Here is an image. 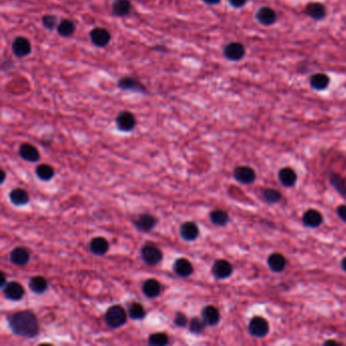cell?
<instances>
[{
    "label": "cell",
    "instance_id": "cell-4",
    "mask_svg": "<svg viewBox=\"0 0 346 346\" xmlns=\"http://www.w3.org/2000/svg\"><path fill=\"white\" fill-rule=\"evenodd\" d=\"M141 257L150 266H156L163 260V252L153 244H146L141 249Z\"/></svg>",
    "mask_w": 346,
    "mask_h": 346
},
{
    "label": "cell",
    "instance_id": "cell-6",
    "mask_svg": "<svg viewBox=\"0 0 346 346\" xmlns=\"http://www.w3.org/2000/svg\"><path fill=\"white\" fill-rule=\"evenodd\" d=\"M4 296L9 301H20L24 295V288L23 286L17 281H9L5 284L2 288Z\"/></svg>",
    "mask_w": 346,
    "mask_h": 346
},
{
    "label": "cell",
    "instance_id": "cell-17",
    "mask_svg": "<svg viewBox=\"0 0 346 346\" xmlns=\"http://www.w3.org/2000/svg\"><path fill=\"white\" fill-rule=\"evenodd\" d=\"M162 284L158 279L150 278L142 284V291L149 299H156L162 293Z\"/></svg>",
    "mask_w": 346,
    "mask_h": 346
},
{
    "label": "cell",
    "instance_id": "cell-46",
    "mask_svg": "<svg viewBox=\"0 0 346 346\" xmlns=\"http://www.w3.org/2000/svg\"><path fill=\"white\" fill-rule=\"evenodd\" d=\"M1 176H2V177H1V181H0V183L2 184V183L4 182V180H5V172H4L3 170L1 171Z\"/></svg>",
    "mask_w": 346,
    "mask_h": 346
},
{
    "label": "cell",
    "instance_id": "cell-39",
    "mask_svg": "<svg viewBox=\"0 0 346 346\" xmlns=\"http://www.w3.org/2000/svg\"><path fill=\"white\" fill-rule=\"evenodd\" d=\"M174 323L177 327L185 328L189 324V320L183 313H177L175 320H174Z\"/></svg>",
    "mask_w": 346,
    "mask_h": 346
},
{
    "label": "cell",
    "instance_id": "cell-9",
    "mask_svg": "<svg viewBox=\"0 0 346 346\" xmlns=\"http://www.w3.org/2000/svg\"><path fill=\"white\" fill-rule=\"evenodd\" d=\"M233 176L235 180L243 185H250L255 182L256 173L255 171L248 166H240L234 170Z\"/></svg>",
    "mask_w": 346,
    "mask_h": 346
},
{
    "label": "cell",
    "instance_id": "cell-19",
    "mask_svg": "<svg viewBox=\"0 0 346 346\" xmlns=\"http://www.w3.org/2000/svg\"><path fill=\"white\" fill-rule=\"evenodd\" d=\"M30 258H31L30 252L24 247H16L9 254L10 262L16 266L27 265L30 261Z\"/></svg>",
    "mask_w": 346,
    "mask_h": 346
},
{
    "label": "cell",
    "instance_id": "cell-40",
    "mask_svg": "<svg viewBox=\"0 0 346 346\" xmlns=\"http://www.w3.org/2000/svg\"><path fill=\"white\" fill-rule=\"evenodd\" d=\"M336 213H337L338 217L346 224V205H339L337 207Z\"/></svg>",
    "mask_w": 346,
    "mask_h": 346
},
{
    "label": "cell",
    "instance_id": "cell-35",
    "mask_svg": "<svg viewBox=\"0 0 346 346\" xmlns=\"http://www.w3.org/2000/svg\"><path fill=\"white\" fill-rule=\"evenodd\" d=\"M262 195H263V199L267 204H276L279 203L281 200V193L276 190V189H271V188H267L264 189L262 191Z\"/></svg>",
    "mask_w": 346,
    "mask_h": 346
},
{
    "label": "cell",
    "instance_id": "cell-42",
    "mask_svg": "<svg viewBox=\"0 0 346 346\" xmlns=\"http://www.w3.org/2000/svg\"><path fill=\"white\" fill-rule=\"evenodd\" d=\"M6 283H7V282H6V276H5L4 272H1V282H0V287L3 288V287L5 286Z\"/></svg>",
    "mask_w": 346,
    "mask_h": 346
},
{
    "label": "cell",
    "instance_id": "cell-3",
    "mask_svg": "<svg viewBox=\"0 0 346 346\" xmlns=\"http://www.w3.org/2000/svg\"><path fill=\"white\" fill-rule=\"evenodd\" d=\"M270 330L268 321L260 316L253 317L248 325V332L255 338H264L268 335Z\"/></svg>",
    "mask_w": 346,
    "mask_h": 346
},
{
    "label": "cell",
    "instance_id": "cell-29",
    "mask_svg": "<svg viewBox=\"0 0 346 346\" xmlns=\"http://www.w3.org/2000/svg\"><path fill=\"white\" fill-rule=\"evenodd\" d=\"M210 221L216 227H225L230 221L229 213L223 209H215L209 214Z\"/></svg>",
    "mask_w": 346,
    "mask_h": 346
},
{
    "label": "cell",
    "instance_id": "cell-31",
    "mask_svg": "<svg viewBox=\"0 0 346 346\" xmlns=\"http://www.w3.org/2000/svg\"><path fill=\"white\" fill-rule=\"evenodd\" d=\"M77 30L76 23L70 19H63L57 26V32L62 37H71Z\"/></svg>",
    "mask_w": 346,
    "mask_h": 346
},
{
    "label": "cell",
    "instance_id": "cell-16",
    "mask_svg": "<svg viewBox=\"0 0 346 346\" xmlns=\"http://www.w3.org/2000/svg\"><path fill=\"white\" fill-rule=\"evenodd\" d=\"M18 155L22 160L31 163H36L40 160V153L38 149L35 145L28 142L22 143L19 146Z\"/></svg>",
    "mask_w": 346,
    "mask_h": 346
},
{
    "label": "cell",
    "instance_id": "cell-38",
    "mask_svg": "<svg viewBox=\"0 0 346 346\" xmlns=\"http://www.w3.org/2000/svg\"><path fill=\"white\" fill-rule=\"evenodd\" d=\"M43 26L48 30H54L57 28V16L53 14H46L42 17Z\"/></svg>",
    "mask_w": 346,
    "mask_h": 346
},
{
    "label": "cell",
    "instance_id": "cell-14",
    "mask_svg": "<svg viewBox=\"0 0 346 346\" xmlns=\"http://www.w3.org/2000/svg\"><path fill=\"white\" fill-rule=\"evenodd\" d=\"M118 87L122 90H130V91H136V92H143L145 93L146 87L145 86L139 82L138 80L134 79V78H123L121 80H119L118 82Z\"/></svg>",
    "mask_w": 346,
    "mask_h": 346
},
{
    "label": "cell",
    "instance_id": "cell-8",
    "mask_svg": "<svg viewBox=\"0 0 346 346\" xmlns=\"http://www.w3.org/2000/svg\"><path fill=\"white\" fill-rule=\"evenodd\" d=\"M157 218L150 213L139 214L133 221L134 227L141 233H149L157 226Z\"/></svg>",
    "mask_w": 346,
    "mask_h": 346
},
{
    "label": "cell",
    "instance_id": "cell-28",
    "mask_svg": "<svg viewBox=\"0 0 346 346\" xmlns=\"http://www.w3.org/2000/svg\"><path fill=\"white\" fill-rule=\"evenodd\" d=\"M131 2L130 0H115L112 6V12L114 15L123 17L130 13Z\"/></svg>",
    "mask_w": 346,
    "mask_h": 346
},
{
    "label": "cell",
    "instance_id": "cell-45",
    "mask_svg": "<svg viewBox=\"0 0 346 346\" xmlns=\"http://www.w3.org/2000/svg\"><path fill=\"white\" fill-rule=\"evenodd\" d=\"M341 268H342L343 271L346 272V257L341 260Z\"/></svg>",
    "mask_w": 346,
    "mask_h": 346
},
{
    "label": "cell",
    "instance_id": "cell-34",
    "mask_svg": "<svg viewBox=\"0 0 346 346\" xmlns=\"http://www.w3.org/2000/svg\"><path fill=\"white\" fill-rule=\"evenodd\" d=\"M36 175L40 180L47 182V181H50L51 179H53V177L55 175V171H54L52 166H50L48 164H42V165H39L37 167Z\"/></svg>",
    "mask_w": 346,
    "mask_h": 346
},
{
    "label": "cell",
    "instance_id": "cell-21",
    "mask_svg": "<svg viewBox=\"0 0 346 346\" xmlns=\"http://www.w3.org/2000/svg\"><path fill=\"white\" fill-rule=\"evenodd\" d=\"M174 272L180 277H188L193 274L194 267L192 263L186 258H180L175 261L173 266Z\"/></svg>",
    "mask_w": 346,
    "mask_h": 346
},
{
    "label": "cell",
    "instance_id": "cell-15",
    "mask_svg": "<svg viewBox=\"0 0 346 346\" xmlns=\"http://www.w3.org/2000/svg\"><path fill=\"white\" fill-rule=\"evenodd\" d=\"M323 223V215L316 209H309L303 215V225L309 229H317Z\"/></svg>",
    "mask_w": 346,
    "mask_h": 346
},
{
    "label": "cell",
    "instance_id": "cell-11",
    "mask_svg": "<svg viewBox=\"0 0 346 346\" xmlns=\"http://www.w3.org/2000/svg\"><path fill=\"white\" fill-rule=\"evenodd\" d=\"M12 52L18 58L27 57L32 52L31 42L24 37H17L12 42Z\"/></svg>",
    "mask_w": 346,
    "mask_h": 346
},
{
    "label": "cell",
    "instance_id": "cell-20",
    "mask_svg": "<svg viewBox=\"0 0 346 346\" xmlns=\"http://www.w3.org/2000/svg\"><path fill=\"white\" fill-rule=\"evenodd\" d=\"M201 318L207 326H215L220 321V313L214 306H206L201 312Z\"/></svg>",
    "mask_w": 346,
    "mask_h": 346
},
{
    "label": "cell",
    "instance_id": "cell-2",
    "mask_svg": "<svg viewBox=\"0 0 346 346\" xmlns=\"http://www.w3.org/2000/svg\"><path fill=\"white\" fill-rule=\"evenodd\" d=\"M128 313L120 305L110 307L105 314V322L111 329H117L123 326L127 321Z\"/></svg>",
    "mask_w": 346,
    "mask_h": 346
},
{
    "label": "cell",
    "instance_id": "cell-33",
    "mask_svg": "<svg viewBox=\"0 0 346 346\" xmlns=\"http://www.w3.org/2000/svg\"><path fill=\"white\" fill-rule=\"evenodd\" d=\"M146 316L145 309L141 304L138 303H133L129 306L128 309V317L134 321H139L143 320Z\"/></svg>",
    "mask_w": 346,
    "mask_h": 346
},
{
    "label": "cell",
    "instance_id": "cell-25",
    "mask_svg": "<svg viewBox=\"0 0 346 346\" xmlns=\"http://www.w3.org/2000/svg\"><path fill=\"white\" fill-rule=\"evenodd\" d=\"M270 270L274 273H281L286 267V259L280 253H272L267 259Z\"/></svg>",
    "mask_w": 346,
    "mask_h": 346
},
{
    "label": "cell",
    "instance_id": "cell-13",
    "mask_svg": "<svg viewBox=\"0 0 346 346\" xmlns=\"http://www.w3.org/2000/svg\"><path fill=\"white\" fill-rule=\"evenodd\" d=\"M180 236L184 241L193 242L199 237V228L194 221L183 223L180 227Z\"/></svg>",
    "mask_w": 346,
    "mask_h": 346
},
{
    "label": "cell",
    "instance_id": "cell-12",
    "mask_svg": "<svg viewBox=\"0 0 346 346\" xmlns=\"http://www.w3.org/2000/svg\"><path fill=\"white\" fill-rule=\"evenodd\" d=\"M90 41L96 47H106L111 41V35L108 30L104 28H94L89 33Z\"/></svg>",
    "mask_w": 346,
    "mask_h": 346
},
{
    "label": "cell",
    "instance_id": "cell-23",
    "mask_svg": "<svg viewBox=\"0 0 346 346\" xmlns=\"http://www.w3.org/2000/svg\"><path fill=\"white\" fill-rule=\"evenodd\" d=\"M305 11L308 16H310L311 18L315 20L324 19L327 14L326 7L322 3H318V2H313V3L308 4Z\"/></svg>",
    "mask_w": 346,
    "mask_h": 346
},
{
    "label": "cell",
    "instance_id": "cell-37",
    "mask_svg": "<svg viewBox=\"0 0 346 346\" xmlns=\"http://www.w3.org/2000/svg\"><path fill=\"white\" fill-rule=\"evenodd\" d=\"M206 326L207 325L204 322V320L198 317L192 318L189 322V330L191 333H194V334H201L205 330Z\"/></svg>",
    "mask_w": 346,
    "mask_h": 346
},
{
    "label": "cell",
    "instance_id": "cell-22",
    "mask_svg": "<svg viewBox=\"0 0 346 346\" xmlns=\"http://www.w3.org/2000/svg\"><path fill=\"white\" fill-rule=\"evenodd\" d=\"M89 251L96 256H103L105 255L109 250V243L108 241L103 237H95L91 239L88 245Z\"/></svg>",
    "mask_w": 346,
    "mask_h": 346
},
{
    "label": "cell",
    "instance_id": "cell-41",
    "mask_svg": "<svg viewBox=\"0 0 346 346\" xmlns=\"http://www.w3.org/2000/svg\"><path fill=\"white\" fill-rule=\"evenodd\" d=\"M228 1L232 6L236 8H240V7H243L247 3L248 0H228Z\"/></svg>",
    "mask_w": 346,
    "mask_h": 346
},
{
    "label": "cell",
    "instance_id": "cell-30",
    "mask_svg": "<svg viewBox=\"0 0 346 346\" xmlns=\"http://www.w3.org/2000/svg\"><path fill=\"white\" fill-rule=\"evenodd\" d=\"M330 84V79L325 73H315L310 79V85L314 89L323 90L327 88Z\"/></svg>",
    "mask_w": 346,
    "mask_h": 346
},
{
    "label": "cell",
    "instance_id": "cell-26",
    "mask_svg": "<svg viewBox=\"0 0 346 346\" xmlns=\"http://www.w3.org/2000/svg\"><path fill=\"white\" fill-rule=\"evenodd\" d=\"M278 180L282 184V186L286 188L293 187L298 181V175L296 173L288 167L282 168L278 172Z\"/></svg>",
    "mask_w": 346,
    "mask_h": 346
},
{
    "label": "cell",
    "instance_id": "cell-5",
    "mask_svg": "<svg viewBox=\"0 0 346 346\" xmlns=\"http://www.w3.org/2000/svg\"><path fill=\"white\" fill-rule=\"evenodd\" d=\"M234 272L233 265L225 259L216 260L211 268V273L216 279H227Z\"/></svg>",
    "mask_w": 346,
    "mask_h": 346
},
{
    "label": "cell",
    "instance_id": "cell-43",
    "mask_svg": "<svg viewBox=\"0 0 346 346\" xmlns=\"http://www.w3.org/2000/svg\"><path fill=\"white\" fill-rule=\"evenodd\" d=\"M323 345H341V343H339L335 340H327L323 343Z\"/></svg>",
    "mask_w": 346,
    "mask_h": 346
},
{
    "label": "cell",
    "instance_id": "cell-18",
    "mask_svg": "<svg viewBox=\"0 0 346 346\" xmlns=\"http://www.w3.org/2000/svg\"><path fill=\"white\" fill-rule=\"evenodd\" d=\"M256 19L263 26H271L277 19L275 10L268 6H263L256 12Z\"/></svg>",
    "mask_w": 346,
    "mask_h": 346
},
{
    "label": "cell",
    "instance_id": "cell-10",
    "mask_svg": "<svg viewBox=\"0 0 346 346\" xmlns=\"http://www.w3.org/2000/svg\"><path fill=\"white\" fill-rule=\"evenodd\" d=\"M225 57L231 61H240L246 54L245 46L238 42L228 44L224 49Z\"/></svg>",
    "mask_w": 346,
    "mask_h": 346
},
{
    "label": "cell",
    "instance_id": "cell-24",
    "mask_svg": "<svg viewBox=\"0 0 346 346\" xmlns=\"http://www.w3.org/2000/svg\"><path fill=\"white\" fill-rule=\"evenodd\" d=\"M9 200L15 206H23L29 203L30 195L22 188H14L9 193Z\"/></svg>",
    "mask_w": 346,
    "mask_h": 346
},
{
    "label": "cell",
    "instance_id": "cell-27",
    "mask_svg": "<svg viewBox=\"0 0 346 346\" xmlns=\"http://www.w3.org/2000/svg\"><path fill=\"white\" fill-rule=\"evenodd\" d=\"M29 287L31 291L37 294H42L47 291L48 289V281L44 276L37 275L31 277L29 281Z\"/></svg>",
    "mask_w": 346,
    "mask_h": 346
},
{
    "label": "cell",
    "instance_id": "cell-44",
    "mask_svg": "<svg viewBox=\"0 0 346 346\" xmlns=\"http://www.w3.org/2000/svg\"><path fill=\"white\" fill-rule=\"evenodd\" d=\"M204 3L209 4V5H215L218 4L220 2V0H202Z\"/></svg>",
    "mask_w": 346,
    "mask_h": 346
},
{
    "label": "cell",
    "instance_id": "cell-7",
    "mask_svg": "<svg viewBox=\"0 0 346 346\" xmlns=\"http://www.w3.org/2000/svg\"><path fill=\"white\" fill-rule=\"evenodd\" d=\"M116 125L120 131L123 132L132 131L136 126V118L131 112L123 111L119 113V115L117 116Z\"/></svg>",
    "mask_w": 346,
    "mask_h": 346
},
{
    "label": "cell",
    "instance_id": "cell-36",
    "mask_svg": "<svg viewBox=\"0 0 346 346\" xmlns=\"http://www.w3.org/2000/svg\"><path fill=\"white\" fill-rule=\"evenodd\" d=\"M170 339L166 333L158 332L150 335L149 344L153 346H165L169 344Z\"/></svg>",
    "mask_w": 346,
    "mask_h": 346
},
{
    "label": "cell",
    "instance_id": "cell-32",
    "mask_svg": "<svg viewBox=\"0 0 346 346\" xmlns=\"http://www.w3.org/2000/svg\"><path fill=\"white\" fill-rule=\"evenodd\" d=\"M329 182L331 186L343 197H346V181L338 174L329 175Z\"/></svg>",
    "mask_w": 346,
    "mask_h": 346
},
{
    "label": "cell",
    "instance_id": "cell-1",
    "mask_svg": "<svg viewBox=\"0 0 346 346\" xmlns=\"http://www.w3.org/2000/svg\"><path fill=\"white\" fill-rule=\"evenodd\" d=\"M11 332L22 338H34L39 334L40 326L36 315L29 310L13 313L7 318Z\"/></svg>",
    "mask_w": 346,
    "mask_h": 346
}]
</instances>
